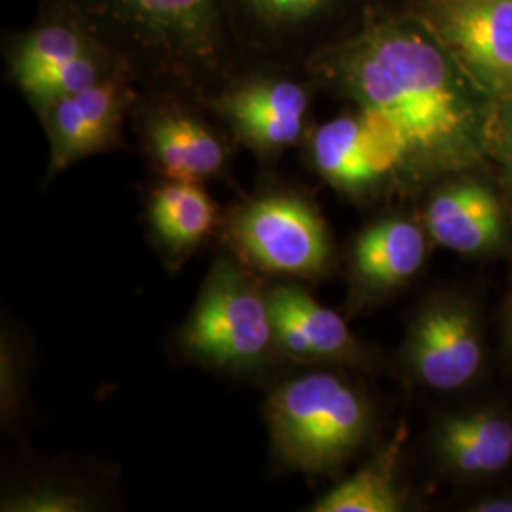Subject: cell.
<instances>
[{
	"label": "cell",
	"mask_w": 512,
	"mask_h": 512,
	"mask_svg": "<svg viewBox=\"0 0 512 512\" xmlns=\"http://www.w3.org/2000/svg\"><path fill=\"white\" fill-rule=\"evenodd\" d=\"M348 92L401 129L408 165L439 173L473 165L494 143L497 103L437 42L410 29L363 40L342 63Z\"/></svg>",
	"instance_id": "cell-1"
},
{
	"label": "cell",
	"mask_w": 512,
	"mask_h": 512,
	"mask_svg": "<svg viewBox=\"0 0 512 512\" xmlns=\"http://www.w3.org/2000/svg\"><path fill=\"white\" fill-rule=\"evenodd\" d=\"M275 450L293 469L327 473L365 440L370 410L342 378L315 372L279 387L268 403Z\"/></svg>",
	"instance_id": "cell-2"
},
{
	"label": "cell",
	"mask_w": 512,
	"mask_h": 512,
	"mask_svg": "<svg viewBox=\"0 0 512 512\" xmlns=\"http://www.w3.org/2000/svg\"><path fill=\"white\" fill-rule=\"evenodd\" d=\"M59 4L93 33L177 69L207 67L220 52L219 0H59Z\"/></svg>",
	"instance_id": "cell-3"
},
{
	"label": "cell",
	"mask_w": 512,
	"mask_h": 512,
	"mask_svg": "<svg viewBox=\"0 0 512 512\" xmlns=\"http://www.w3.org/2000/svg\"><path fill=\"white\" fill-rule=\"evenodd\" d=\"M186 349L215 366L243 368L275 344L268 294L238 268L222 262L209 277L184 330Z\"/></svg>",
	"instance_id": "cell-4"
},
{
	"label": "cell",
	"mask_w": 512,
	"mask_h": 512,
	"mask_svg": "<svg viewBox=\"0 0 512 512\" xmlns=\"http://www.w3.org/2000/svg\"><path fill=\"white\" fill-rule=\"evenodd\" d=\"M239 253L258 268L275 274H321L329 262L325 224L310 203L274 194L239 213L232 224Z\"/></svg>",
	"instance_id": "cell-5"
},
{
	"label": "cell",
	"mask_w": 512,
	"mask_h": 512,
	"mask_svg": "<svg viewBox=\"0 0 512 512\" xmlns=\"http://www.w3.org/2000/svg\"><path fill=\"white\" fill-rule=\"evenodd\" d=\"M433 23L482 92L497 105L512 101V0H437Z\"/></svg>",
	"instance_id": "cell-6"
},
{
	"label": "cell",
	"mask_w": 512,
	"mask_h": 512,
	"mask_svg": "<svg viewBox=\"0 0 512 512\" xmlns=\"http://www.w3.org/2000/svg\"><path fill=\"white\" fill-rule=\"evenodd\" d=\"M317 171L346 192H359L378 183L397 167L408 165V147L401 129L380 110L340 116L317 129L313 137Z\"/></svg>",
	"instance_id": "cell-7"
},
{
	"label": "cell",
	"mask_w": 512,
	"mask_h": 512,
	"mask_svg": "<svg viewBox=\"0 0 512 512\" xmlns=\"http://www.w3.org/2000/svg\"><path fill=\"white\" fill-rule=\"evenodd\" d=\"M482 338L475 313L459 300H437L416 317L408 361L423 384L452 391L469 384L482 365Z\"/></svg>",
	"instance_id": "cell-8"
},
{
	"label": "cell",
	"mask_w": 512,
	"mask_h": 512,
	"mask_svg": "<svg viewBox=\"0 0 512 512\" xmlns=\"http://www.w3.org/2000/svg\"><path fill=\"white\" fill-rule=\"evenodd\" d=\"M275 344L302 361H348L359 355L355 336L336 311L325 308L296 285L268 294Z\"/></svg>",
	"instance_id": "cell-9"
},
{
	"label": "cell",
	"mask_w": 512,
	"mask_h": 512,
	"mask_svg": "<svg viewBox=\"0 0 512 512\" xmlns=\"http://www.w3.org/2000/svg\"><path fill=\"white\" fill-rule=\"evenodd\" d=\"M122 109L124 93L114 80H99L88 90L46 105L52 173L105 147L120 124Z\"/></svg>",
	"instance_id": "cell-10"
},
{
	"label": "cell",
	"mask_w": 512,
	"mask_h": 512,
	"mask_svg": "<svg viewBox=\"0 0 512 512\" xmlns=\"http://www.w3.org/2000/svg\"><path fill=\"white\" fill-rule=\"evenodd\" d=\"M425 224L439 245L461 255L495 249L505 234V215L494 192L476 181L439 190L425 211Z\"/></svg>",
	"instance_id": "cell-11"
},
{
	"label": "cell",
	"mask_w": 512,
	"mask_h": 512,
	"mask_svg": "<svg viewBox=\"0 0 512 512\" xmlns=\"http://www.w3.org/2000/svg\"><path fill=\"white\" fill-rule=\"evenodd\" d=\"M220 109L251 145L281 150L302 133L308 95L289 80H262L228 93Z\"/></svg>",
	"instance_id": "cell-12"
},
{
	"label": "cell",
	"mask_w": 512,
	"mask_h": 512,
	"mask_svg": "<svg viewBox=\"0 0 512 512\" xmlns=\"http://www.w3.org/2000/svg\"><path fill=\"white\" fill-rule=\"evenodd\" d=\"M427 241L420 226L406 219H385L359 236L353 268L368 289L391 291L410 281L423 266Z\"/></svg>",
	"instance_id": "cell-13"
},
{
	"label": "cell",
	"mask_w": 512,
	"mask_h": 512,
	"mask_svg": "<svg viewBox=\"0 0 512 512\" xmlns=\"http://www.w3.org/2000/svg\"><path fill=\"white\" fill-rule=\"evenodd\" d=\"M442 458L463 475H494L512 459V423L494 412L450 418L439 435Z\"/></svg>",
	"instance_id": "cell-14"
},
{
	"label": "cell",
	"mask_w": 512,
	"mask_h": 512,
	"mask_svg": "<svg viewBox=\"0 0 512 512\" xmlns=\"http://www.w3.org/2000/svg\"><path fill=\"white\" fill-rule=\"evenodd\" d=\"M150 143L171 181H202L219 173L224 150L217 137L184 114H167L154 122Z\"/></svg>",
	"instance_id": "cell-15"
},
{
	"label": "cell",
	"mask_w": 512,
	"mask_h": 512,
	"mask_svg": "<svg viewBox=\"0 0 512 512\" xmlns=\"http://www.w3.org/2000/svg\"><path fill=\"white\" fill-rule=\"evenodd\" d=\"M152 222L167 245L186 249L211 232L215 205L198 183L171 181L154 194Z\"/></svg>",
	"instance_id": "cell-16"
},
{
	"label": "cell",
	"mask_w": 512,
	"mask_h": 512,
	"mask_svg": "<svg viewBox=\"0 0 512 512\" xmlns=\"http://www.w3.org/2000/svg\"><path fill=\"white\" fill-rule=\"evenodd\" d=\"M397 442L380 458L368 463L357 475L323 495L315 512H395L403 509V495L397 488Z\"/></svg>",
	"instance_id": "cell-17"
},
{
	"label": "cell",
	"mask_w": 512,
	"mask_h": 512,
	"mask_svg": "<svg viewBox=\"0 0 512 512\" xmlns=\"http://www.w3.org/2000/svg\"><path fill=\"white\" fill-rule=\"evenodd\" d=\"M88 54L92 52L84 31H78L76 27L65 23H52L40 27L23 40L14 59V74L21 80L31 74L61 67Z\"/></svg>",
	"instance_id": "cell-18"
},
{
	"label": "cell",
	"mask_w": 512,
	"mask_h": 512,
	"mask_svg": "<svg viewBox=\"0 0 512 512\" xmlns=\"http://www.w3.org/2000/svg\"><path fill=\"white\" fill-rule=\"evenodd\" d=\"M99 80H103L99 63L95 61L92 54H88L50 71H42V73L21 78L18 82L21 90L44 109L46 105L54 103L57 99L88 90Z\"/></svg>",
	"instance_id": "cell-19"
},
{
	"label": "cell",
	"mask_w": 512,
	"mask_h": 512,
	"mask_svg": "<svg viewBox=\"0 0 512 512\" xmlns=\"http://www.w3.org/2000/svg\"><path fill=\"white\" fill-rule=\"evenodd\" d=\"M84 507L86 501L76 494L61 490H42L21 495L10 501L4 509L23 512H74L82 511Z\"/></svg>",
	"instance_id": "cell-20"
},
{
	"label": "cell",
	"mask_w": 512,
	"mask_h": 512,
	"mask_svg": "<svg viewBox=\"0 0 512 512\" xmlns=\"http://www.w3.org/2000/svg\"><path fill=\"white\" fill-rule=\"evenodd\" d=\"M325 0H253L264 18L274 21H296L315 12Z\"/></svg>",
	"instance_id": "cell-21"
},
{
	"label": "cell",
	"mask_w": 512,
	"mask_h": 512,
	"mask_svg": "<svg viewBox=\"0 0 512 512\" xmlns=\"http://www.w3.org/2000/svg\"><path fill=\"white\" fill-rule=\"evenodd\" d=\"M494 141H497L501 158L505 162V171H507L512 194V101L497 105Z\"/></svg>",
	"instance_id": "cell-22"
},
{
	"label": "cell",
	"mask_w": 512,
	"mask_h": 512,
	"mask_svg": "<svg viewBox=\"0 0 512 512\" xmlns=\"http://www.w3.org/2000/svg\"><path fill=\"white\" fill-rule=\"evenodd\" d=\"M476 512H512V497H492V499H484L478 501L476 507H473Z\"/></svg>",
	"instance_id": "cell-23"
},
{
	"label": "cell",
	"mask_w": 512,
	"mask_h": 512,
	"mask_svg": "<svg viewBox=\"0 0 512 512\" xmlns=\"http://www.w3.org/2000/svg\"><path fill=\"white\" fill-rule=\"evenodd\" d=\"M509 342H511V346H512V315H511V321H509Z\"/></svg>",
	"instance_id": "cell-24"
}]
</instances>
